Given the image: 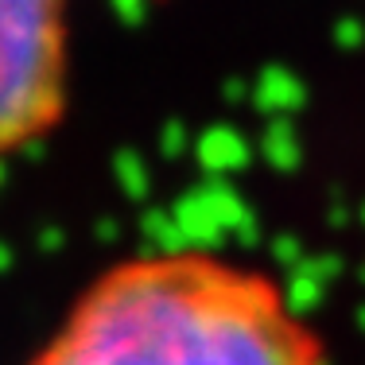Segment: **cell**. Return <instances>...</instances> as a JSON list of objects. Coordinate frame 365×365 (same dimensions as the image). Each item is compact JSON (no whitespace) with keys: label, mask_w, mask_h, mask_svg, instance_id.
Listing matches in <instances>:
<instances>
[{"label":"cell","mask_w":365,"mask_h":365,"mask_svg":"<svg viewBox=\"0 0 365 365\" xmlns=\"http://www.w3.org/2000/svg\"><path fill=\"white\" fill-rule=\"evenodd\" d=\"M66 101V0H0V163L55 128Z\"/></svg>","instance_id":"2"},{"label":"cell","mask_w":365,"mask_h":365,"mask_svg":"<svg viewBox=\"0 0 365 365\" xmlns=\"http://www.w3.org/2000/svg\"><path fill=\"white\" fill-rule=\"evenodd\" d=\"M24 365H330V346L268 268L155 249L93 276Z\"/></svg>","instance_id":"1"}]
</instances>
